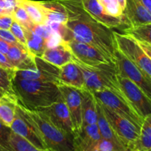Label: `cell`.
Returning a JSON list of instances; mask_svg holds the SVG:
<instances>
[{"label":"cell","mask_w":151,"mask_h":151,"mask_svg":"<svg viewBox=\"0 0 151 151\" xmlns=\"http://www.w3.org/2000/svg\"><path fill=\"white\" fill-rule=\"evenodd\" d=\"M9 30L11 32V33L13 34V36L15 37L16 41H17L19 44L23 45L24 47L27 50V43H26V38H25L24 32V30L23 29H22V26H21L18 22H16V21L13 20V23H12Z\"/></svg>","instance_id":"836d02e7"},{"label":"cell","mask_w":151,"mask_h":151,"mask_svg":"<svg viewBox=\"0 0 151 151\" xmlns=\"http://www.w3.org/2000/svg\"><path fill=\"white\" fill-rule=\"evenodd\" d=\"M0 38L10 44H15V45H22L19 44L15 37L13 36V34L11 33L9 29H0ZM23 46V45H22ZM24 47V46H23Z\"/></svg>","instance_id":"8d00e7d4"},{"label":"cell","mask_w":151,"mask_h":151,"mask_svg":"<svg viewBox=\"0 0 151 151\" xmlns=\"http://www.w3.org/2000/svg\"><path fill=\"white\" fill-rule=\"evenodd\" d=\"M59 83L80 90L86 88L82 71L73 60L59 68Z\"/></svg>","instance_id":"ac0fdd59"},{"label":"cell","mask_w":151,"mask_h":151,"mask_svg":"<svg viewBox=\"0 0 151 151\" xmlns=\"http://www.w3.org/2000/svg\"><path fill=\"white\" fill-rule=\"evenodd\" d=\"M148 11L151 12V0H140Z\"/></svg>","instance_id":"60d3db41"},{"label":"cell","mask_w":151,"mask_h":151,"mask_svg":"<svg viewBox=\"0 0 151 151\" xmlns=\"http://www.w3.org/2000/svg\"><path fill=\"white\" fill-rule=\"evenodd\" d=\"M116 1L119 3V5L121 6V7H122L123 10H125V4H126V0H116Z\"/></svg>","instance_id":"b9f144b4"},{"label":"cell","mask_w":151,"mask_h":151,"mask_svg":"<svg viewBox=\"0 0 151 151\" xmlns=\"http://www.w3.org/2000/svg\"><path fill=\"white\" fill-rule=\"evenodd\" d=\"M18 4L24 9L34 24H47V19L40 1L32 0H18Z\"/></svg>","instance_id":"d4e9b609"},{"label":"cell","mask_w":151,"mask_h":151,"mask_svg":"<svg viewBox=\"0 0 151 151\" xmlns=\"http://www.w3.org/2000/svg\"><path fill=\"white\" fill-rule=\"evenodd\" d=\"M10 145L13 151H54L51 149L38 148L13 131L10 134Z\"/></svg>","instance_id":"f546056e"},{"label":"cell","mask_w":151,"mask_h":151,"mask_svg":"<svg viewBox=\"0 0 151 151\" xmlns=\"http://www.w3.org/2000/svg\"><path fill=\"white\" fill-rule=\"evenodd\" d=\"M4 94H4V93H2V92H1V91H0V97H1V96L4 95Z\"/></svg>","instance_id":"ee69618b"},{"label":"cell","mask_w":151,"mask_h":151,"mask_svg":"<svg viewBox=\"0 0 151 151\" xmlns=\"http://www.w3.org/2000/svg\"><path fill=\"white\" fill-rule=\"evenodd\" d=\"M16 70L0 66V91L4 94H15L13 90V79Z\"/></svg>","instance_id":"f1b7e54d"},{"label":"cell","mask_w":151,"mask_h":151,"mask_svg":"<svg viewBox=\"0 0 151 151\" xmlns=\"http://www.w3.org/2000/svg\"><path fill=\"white\" fill-rule=\"evenodd\" d=\"M116 48L135 63L148 79L151 80V58L147 56L139 43L127 34L114 31Z\"/></svg>","instance_id":"5b68a950"},{"label":"cell","mask_w":151,"mask_h":151,"mask_svg":"<svg viewBox=\"0 0 151 151\" xmlns=\"http://www.w3.org/2000/svg\"><path fill=\"white\" fill-rule=\"evenodd\" d=\"M0 151H11L10 150H8V149L5 148L4 147H3V146H1V145H0Z\"/></svg>","instance_id":"7bdbcfd3"},{"label":"cell","mask_w":151,"mask_h":151,"mask_svg":"<svg viewBox=\"0 0 151 151\" xmlns=\"http://www.w3.org/2000/svg\"><path fill=\"white\" fill-rule=\"evenodd\" d=\"M101 139L97 123L81 127L74 136V151H88Z\"/></svg>","instance_id":"e0dca14e"},{"label":"cell","mask_w":151,"mask_h":151,"mask_svg":"<svg viewBox=\"0 0 151 151\" xmlns=\"http://www.w3.org/2000/svg\"><path fill=\"white\" fill-rule=\"evenodd\" d=\"M58 86L70 114L75 136L82 126V92L81 90L62 83H58Z\"/></svg>","instance_id":"7c38bea8"},{"label":"cell","mask_w":151,"mask_h":151,"mask_svg":"<svg viewBox=\"0 0 151 151\" xmlns=\"http://www.w3.org/2000/svg\"><path fill=\"white\" fill-rule=\"evenodd\" d=\"M12 131L10 127L6 126L0 121V145L8 150L13 151L10 145V137Z\"/></svg>","instance_id":"e575fe53"},{"label":"cell","mask_w":151,"mask_h":151,"mask_svg":"<svg viewBox=\"0 0 151 151\" xmlns=\"http://www.w3.org/2000/svg\"><path fill=\"white\" fill-rule=\"evenodd\" d=\"M134 151H137V150H134Z\"/></svg>","instance_id":"f6af8a7d"},{"label":"cell","mask_w":151,"mask_h":151,"mask_svg":"<svg viewBox=\"0 0 151 151\" xmlns=\"http://www.w3.org/2000/svg\"><path fill=\"white\" fill-rule=\"evenodd\" d=\"M12 17H13V20L18 22L24 29H32L34 25H35L32 22L31 19H29V16L27 13V12L25 11L24 9L22 6L19 5L18 3L17 5L13 9Z\"/></svg>","instance_id":"1f68e13d"},{"label":"cell","mask_w":151,"mask_h":151,"mask_svg":"<svg viewBox=\"0 0 151 151\" xmlns=\"http://www.w3.org/2000/svg\"><path fill=\"white\" fill-rule=\"evenodd\" d=\"M83 8L95 20L110 29L117 28L126 24L125 19L116 18L106 14L97 0H81Z\"/></svg>","instance_id":"2e32d148"},{"label":"cell","mask_w":151,"mask_h":151,"mask_svg":"<svg viewBox=\"0 0 151 151\" xmlns=\"http://www.w3.org/2000/svg\"><path fill=\"white\" fill-rule=\"evenodd\" d=\"M88 151H131L125 148L123 146L118 145L113 142L105 140L101 138V139L91 147Z\"/></svg>","instance_id":"d6a6232c"},{"label":"cell","mask_w":151,"mask_h":151,"mask_svg":"<svg viewBox=\"0 0 151 151\" xmlns=\"http://www.w3.org/2000/svg\"><path fill=\"white\" fill-rule=\"evenodd\" d=\"M41 58L45 61L60 68L72 61L73 55L67 43L62 41L57 45L47 48Z\"/></svg>","instance_id":"d6986e66"},{"label":"cell","mask_w":151,"mask_h":151,"mask_svg":"<svg viewBox=\"0 0 151 151\" xmlns=\"http://www.w3.org/2000/svg\"><path fill=\"white\" fill-rule=\"evenodd\" d=\"M13 19L12 16H7V15H0V29H9Z\"/></svg>","instance_id":"74e56055"},{"label":"cell","mask_w":151,"mask_h":151,"mask_svg":"<svg viewBox=\"0 0 151 151\" xmlns=\"http://www.w3.org/2000/svg\"><path fill=\"white\" fill-rule=\"evenodd\" d=\"M123 16L128 26L151 23V12L147 10L140 0H126Z\"/></svg>","instance_id":"9a60e30c"},{"label":"cell","mask_w":151,"mask_h":151,"mask_svg":"<svg viewBox=\"0 0 151 151\" xmlns=\"http://www.w3.org/2000/svg\"><path fill=\"white\" fill-rule=\"evenodd\" d=\"M34 111L42 112L55 126L74 136L75 131L70 114L62 96L57 102L50 106L38 108Z\"/></svg>","instance_id":"5bb4252c"},{"label":"cell","mask_w":151,"mask_h":151,"mask_svg":"<svg viewBox=\"0 0 151 151\" xmlns=\"http://www.w3.org/2000/svg\"><path fill=\"white\" fill-rule=\"evenodd\" d=\"M16 75L24 79L59 83V68L35 55L24 69L16 70Z\"/></svg>","instance_id":"9c48e42d"},{"label":"cell","mask_w":151,"mask_h":151,"mask_svg":"<svg viewBox=\"0 0 151 151\" xmlns=\"http://www.w3.org/2000/svg\"><path fill=\"white\" fill-rule=\"evenodd\" d=\"M103 106L110 109L119 116L131 121L133 124L141 128L143 118L137 113L131 105L122 97L109 88L91 92Z\"/></svg>","instance_id":"8992f818"},{"label":"cell","mask_w":151,"mask_h":151,"mask_svg":"<svg viewBox=\"0 0 151 151\" xmlns=\"http://www.w3.org/2000/svg\"><path fill=\"white\" fill-rule=\"evenodd\" d=\"M114 64L116 75L134 82L147 97L151 98V80L148 79L135 63L127 58L116 48Z\"/></svg>","instance_id":"ba28073f"},{"label":"cell","mask_w":151,"mask_h":151,"mask_svg":"<svg viewBox=\"0 0 151 151\" xmlns=\"http://www.w3.org/2000/svg\"><path fill=\"white\" fill-rule=\"evenodd\" d=\"M124 33L130 35L137 41L151 44V23L128 26L124 29Z\"/></svg>","instance_id":"83f0119b"},{"label":"cell","mask_w":151,"mask_h":151,"mask_svg":"<svg viewBox=\"0 0 151 151\" xmlns=\"http://www.w3.org/2000/svg\"><path fill=\"white\" fill-rule=\"evenodd\" d=\"M117 81L128 103L137 113L143 119L151 115V98L147 97L138 86L128 78L117 75Z\"/></svg>","instance_id":"8fae6325"},{"label":"cell","mask_w":151,"mask_h":151,"mask_svg":"<svg viewBox=\"0 0 151 151\" xmlns=\"http://www.w3.org/2000/svg\"><path fill=\"white\" fill-rule=\"evenodd\" d=\"M5 55L9 63L17 70L24 64L32 54L22 45L10 44Z\"/></svg>","instance_id":"4316f807"},{"label":"cell","mask_w":151,"mask_h":151,"mask_svg":"<svg viewBox=\"0 0 151 151\" xmlns=\"http://www.w3.org/2000/svg\"><path fill=\"white\" fill-rule=\"evenodd\" d=\"M66 43L69 45L74 57L88 66H99L105 63L114 64L100 50L90 44L75 39L69 40L66 41Z\"/></svg>","instance_id":"4fadbf2b"},{"label":"cell","mask_w":151,"mask_h":151,"mask_svg":"<svg viewBox=\"0 0 151 151\" xmlns=\"http://www.w3.org/2000/svg\"><path fill=\"white\" fill-rule=\"evenodd\" d=\"M47 19V24H66L68 16L64 6L58 0L40 1Z\"/></svg>","instance_id":"ffe728a7"},{"label":"cell","mask_w":151,"mask_h":151,"mask_svg":"<svg viewBox=\"0 0 151 151\" xmlns=\"http://www.w3.org/2000/svg\"><path fill=\"white\" fill-rule=\"evenodd\" d=\"M18 0H0V15L12 16Z\"/></svg>","instance_id":"d590c367"},{"label":"cell","mask_w":151,"mask_h":151,"mask_svg":"<svg viewBox=\"0 0 151 151\" xmlns=\"http://www.w3.org/2000/svg\"><path fill=\"white\" fill-rule=\"evenodd\" d=\"M13 90L19 103L31 111L50 106L61 97L58 84L24 79L16 76V73L13 79Z\"/></svg>","instance_id":"7a4b0ae2"},{"label":"cell","mask_w":151,"mask_h":151,"mask_svg":"<svg viewBox=\"0 0 151 151\" xmlns=\"http://www.w3.org/2000/svg\"><path fill=\"white\" fill-rule=\"evenodd\" d=\"M64 6L68 19L66 21V38L86 43L104 54L114 62L116 50L114 35L112 29L97 22L83 8L81 0H58Z\"/></svg>","instance_id":"6da1fadb"},{"label":"cell","mask_w":151,"mask_h":151,"mask_svg":"<svg viewBox=\"0 0 151 151\" xmlns=\"http://www.w3.org/2000/svg\"><path fill=\"white\" fill-rule=\"evenodd\" d=\"M106 119L109 121L116 135L123 145L131 150V147L139 134L140 128L133 124L131 121L107 109L100 103Z\"/></svg>","instance_id":"30bf717a"},{"label":"cell","mask_w":151,"mask_h":151,"mask_svg":"<svg viewBox=\"0 0 151 151\" xmlns=\"http://www.w3.org/2000/svg\"><path fill=\"white\" fill-rule=\"evenodd\" d=\"M131 151H151V115L145 116L138 137L133 144Z\"/></svg>","instance_id":"cb8c5ba5"},{"label":"cell","mask_w":151,"mask_h":151,"mask_svg":"<svg viewBox=\"0 0 151 151\" xmlns=\"http://www.w3.org/2000/svg\"><path fill=\"white\" fill-rule=\"evenodd\" d=\"M10 44H8V43L6 42L5 41H4V40L0 38V52H2L4 55H6L9 47H10Z\"/></svg>","instance_id":"ab89813d"},{"label":"cell","mask_w":151,"mask_h":151,"mask_svg":"<svg viewBox=\"0 0 151 151\" xmlns=\"http://www.w3.org/2000/svg\"><path fill=\"white\" fill-rule=\"evenodd\" d=\"M82 92V126L97 123L96 99L91 91L85 88Z\"/></svg>","instance_id":"44dd1931"},{"label":"cell","mask_w":151,"mask_h":151,"mask_svg":"<svg viewBox=\"0 0 151 151\" xmlns=\"http://www.w3.org/2000/svg\"><path fill=\"white\" fill-rule=\"evenodd\" d=\"M24 109L35 122L49 149L54 151H74L73 135L55 126L42 112L31 111L24 107Z\"/></svg>","instance_id":"277c9868"},{"label":"cell","mask_w":151,"mask_h":151,"mask_svg":"<svg viewBox=\"0 0 151 151\" xmlns=\"http://www.w3.org/2000/svg\"><path fill=\"white\" fill-rule=\"evenodd\" d=\"M72 60L82 71L86 89L91 92H94L109 88L128 101L118 83L114 65L112 63H105L91 66L79 61L74 56Z\"/></svg>","instance_id":"3957f363"},{"label":"cell","mask_w":151,"mask_h":151,"mask_svg":"<svg viewBox=\"0 0 151 151\" xmlns=\"http://www.w3.org/2000/svg\"><path fill=\"white\" fill-rule=\"evenodd\" d=\"M19 100L16 94H5L0 97V121L10 127L17 109Z\"/></svg>","instance_id":"7402d4cb"},{"label":"cell","mask_w":151,"mask_h":151,"mask_svg":"<svg viewBox=\"0 0 151 151\" xmlns=\"http://www.w3.org/2000/svg\"><path fill=\"white\" fill-rule=\"evenodd\" d=\"M96 106H97V127H98L99 132H100L101 138L111 142L114 143L116 145H118L125 147L122 143V142L120 141V139L116 135L114 130L112 129L109 121L106 119V115L103 112L100 102L97 99H96Z\"/></svg>","instance_id":"603a6c76"},{"label":"cell","mask_w":151,"mask_h":151,"mask_svg":"<svg viewBox=\"0 0 151 151\" xmlns=\"http://www.w3.org/2000/svg\"><path fill=\"white\" fill-rule=\"evenodd\" d=\"M97 1L106 14L113 17L124 19V10L116 0H97Z\"/></svg>","instance_id":"4dcf8cb0"},{"label":"cell","mask_w":151,"mask_h":151,"mask_svg":"<svg viewBox=\"0 0 151 151\" xmlns=\"http://www.w3.org/2000/svg\"><path fill=\"white\" fill-rule=\"evenodd\" d=\"M23 29L26 38L27 47L31 54L41 57L44 52L48 48V43L45 38L37 35L31 29Z\"/></svg>","instance_id":"484cf974"},{"label":"cell","mask_w":151,"mask_h":151,"mask_svg":"<svg viewBox=\"0 0 151 151\" xmlns=\"http://www.w3.org/2000/svg\"><path fill=\"white\" fill-rule=\"evenodd\" d=\"M0 66H2V67L6 68V69H14V70H16L15 68L9 63L5 55H4L1 52H0Z\"/></svg>","instance_id":"f35d334b"},{"label":"cell","mask_w":151,"mask_h":151,"mask_svg":"<svg viewBox=\"0 0 151 151\" xmlns=\"http://www.w3.org/2000/svg\"><path fill=\"white\" fill-rule=\"evenodd\" d=\"M10 128L13 133L23 137L35 147L39 149H49L35 122L25 111L23 106L19 102L14 119Z\"/></svg>","instance_id":"52a82bcc"}]
</instances>
